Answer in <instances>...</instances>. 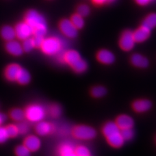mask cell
<instances>
[{
  "label": "cell",
  "instance_id": "cell-34",
  "mask_svg": "<svg viewBox=\"0 0 156 156\" xmlns=\"http://www.w3.org/2000/svg\"><path fill=\"white\" fill-rule=\"evenodd\" d=\"M77 13L83 17H85L89 14L90 8L87 5H81L77 7Z\"/></svg>",
  "mask_w": 156,
  "mask_h": 156
},
{
  "label": "cell",
  "instance_id": "cell-27",
  "mask_svg": "<svg viewBox=\"0 0 156 156\" xmlns=\"http://www.w3.org/2000/svg\"><path fill=\"white\" fill-rule=\"evenodd\" d=\"M74 154L77 156H90V152L89 149L85 146L80 145L74 148Z\"/></svg>",
  "mask_w": 156,
  "mask_h": 156
},
{
  "label": "cell",
  "instance_id": "cell-41",
  "mask_svg": "<svg viewBox=\"0 0 156 156\" xmlns=\"http://www.w3.org/2000/svg\"><path fill=\"white\" fill-rule=\"evenodd\" d=\"M116 0H107V3H113L115 2Z\"/></svg>",
  "mask_w": 156,
  "mask_h": 156
},
{
  "label": "cell",
  "instance_id": "cell-29",
  "mask_svg": "<svg viewBox=\"0 0 156 156\" xmlns=\"http://www.w3.org/2000/svg\"><path fill=\"white\" fill-rule=\"evenodd\" d=\"M49 113L53 118H57L62 113L61 107L57 104L51 105L49 108Z\"/></svg>",
  "mask_w": 156,
  "mask_h": 156
},
{
  "label": "cell",
  "instance_id": "cell-36",
  "mask_svg": "<svg viewBox=\"0 0 156 156\" xmlns=\"http://www.w3.org/2000/svg\"><path fill=\"white\" fill-rule=\"evenodd\" d=\"M44 37H38V36H33V42H34V45H35V48H40L42 42L44 41Z\"/></svg>",
  "mask_w": 156,
  "mask_h": 156
},
{
  "label": "cell",
  "instance_id": "cell-33",
  "mask_svg": "<svg viewBox=\"0 0 156 156\" xmlns=\"http://www.w3.org/2000/svg\"><path fill=\"white\" fill-rule=\"evenodd\" d=\"M17 126L19 131V134L26 135L29 132V126L26 122H24L23 120L19 122V123L17 124Z\"/></svg>",
  "mask_w": 156,
  "mask_h": 156
},
{
  "label": "cell",
  "instance_id": "cell-13",
  "mask_svg": "<svg viewBox=\"0 0 156 156\" xmlns=\"http://www.w3.org/2000/svg\"><path fill=\"white\" fill-rule=\"evenodd\" d=\"M96 57L98 61L104 65H111L113 63L115 60L113 53L108 50H105V49H103V50H101L98 52Z\"/></svg>",
  "mask_w": 156,
  "mask_h": 156
},
{
  "label": "cell",
  "instance_id": "cell-6",
  "mask_svg": "<svg viewBox=\"0 0 156 156\" xmlns=\"http://www.w3.org/2000/svg\"><path fill=\"white\" fill-rule=\"evenodd\" d=\"M58 27L61 32L67 38H74L77 36L78 29L73 25L70 20H62L58 23Z\"/></svg>",
  "mask_w": 156,
  "mask_h": 156
},
{
  "label": "cell",
  "instance_id": "cell-12",
  "mask_svg": "<svg viewBox=\"0 0 156 156\" xmlns=\"http://www.w3.org/2000/svg\"><path fill=\"white\" fill-rule=\"evenodd\" d=\"M21 68L22 66L16 63H12L9 65L5 70V77L10 81H16L18 73Z\"/></svg>",
  "mask_w": 156,
  "mask_h": 156
},
{
  "label": "cell",
  "instance_id": "cell-19",
  "mask_svg": "<svg viewBox=\"0 0 156 156\" xmlns=\"http://www.w3.org/2000/svg\"><path fill=\"white\" fill-rule=\"evenodd\" d=\"M0 35L4 41L6 42L14 40L16 37L15 29L10 26H5L0 31Z\"/></svg>",
  "mask_w": 156,
  "mask_h": 156
},
{
  "label": "cell",
  "instance_id": "cell-31",
  "mask_svg": "<svg viewBox=\"0 0 156 156\" xmlns=\"http://www.w3.org/2000/svg\"><path fill=\"white\" fill-rule=\"evenodd\" d=\"M15 154L16 156H31V152L23 144L19 145L15 148Z\"/></svg>",
  "mask_w": 156,
  "mask_h": 156
},
{
  "label": "cell",
  "instance_id": "cell-4",
  "mask_svg": "<svg viewBox=\"0 0 156 156\" xmlns=\"http://www.w3.org/2000/svg\"><path fill=\"white\" fill-rule=\"evenodd\" d=\"M97 133L95 129L86 125H78L72 129V135L76 139L90 140L94 139Z\"/></svg>",
  "mask_w": 156,
  "mask_h": 156
},
{
  "label": "cell",
  "instance_id": "cell-16",
  "mask_svg": "<svg viewBox=\"0 0 156 156\" xmlns=\"http://www.w3.org/2000/svg\"><path fill=\"white\" fill-rule=\"evenodd\" d=\"M132 107L136 113H143L150 109L152 107V103L150 100L146 99L136 100L133 103Z\"/></svg>",
  "mask_w": 156,
  "mask_h": 156
},
{
  "label": "cell",
  "instance_id": "cell-37",
  "mask_svg": "<svg viewBox=\"0 0 156 156\" xmlns=\"http://www.w3.org/2000/svg\"><path fill=\"white\" fill-rule=\"evenodd\" d=\"M135 2L137 4L140 5L144 6V5H148L150 3V0H135Z\"/></svg>",
  "mask_w": 156,
  "mask_h": 156
},
{
  "label": "cell",
  "instance_id": "cell-30",
  "mask_svg": "<svg viewBox=\"0 0 156 156\" xmlns=\"http://www.w3.org/2000/svg\"><path fill=\"white\" fill-rule=\"evenodd\" d=\"M7 129V133L9 137L14 138L16 137L19 135V131L17 125L15 124H9L7 127H5Z\"/></svg>",
  "mask_w": 156,
  "mask_h": 156
},
{
  "label": "cell",
  "instance_id": "cell-32",
  "mask_svg": "<svg viewBox=\"0 0 156 156\" xmlns=\"http://www.w3.org/2000/svg\"><path fill=\"white\" fill-rule=\"evenodd\" d=\"M120 133L125 141L130 140L132 139L134 136V131L133 130L132 128L120 129Z\"/></svg>",
  "mask_w": 156,
  "mask_h": 156
},
{
  "label": "cell",
  "instance_id": "cell-8",
  "mask_svg": "<svg viewBox=\"0 0 156 156\" xmlns=\"http://www.w3.org/2000/svg\"><path fill=\"white\" fill-rule=\"evenodd\" d=\"M61 61L71 67L81 59L80 53L74 50H69L64 52L61 55Z\"/></svg>",
  "mask_w": 156,
  "mask_h": 156
},
{
  "label": "cell",
  "instance_id": "cell-20",
  "mask_svg": "<svg viewBox=\"0 0 156 156\" xmlns=\"http://www.w3.org/2000/svg\"><path fill=\"white\" fill-rule=\"evenodd\" d=\"M31 77L30 75V73H29L26 69L22 67V68L20 70L18 75L17 76L16 80L19 84L22 85H26L29 83V82L31 81Z\"/></svg>",
  "mask_w": 156,
  "mask_h": 156
},
{
  "label": "cell",
  "instance_id": "cell-5",
  "mask_svg": "<svg viewBox=\"0 0 156 156\" xmlns=\"http://www.w3.org/2000/svg\"><path fill=\"white\" fill-rule=\"evenodd\" d=\"M135 44L133 32L127 30L122 33L119 41V46L125 51L132 50Z\"/></svg>",
  "mask_w": 156,
  "mask_h": 156
},
{
  "label": "cell",
  "instance_id": "cell-3",
  "mask_svg": "<svg viewBox=\"0 0 156 156\" xmlns=\"http://www.w3.org/2000/svg\"><path fill=\"white\" fill-rule=\"evenodd\" d=\"M26 119L31 122L37 123L45 118L46 111L44 107L40 104H31L25 109Z\"/></svg>",
  "mask_w": 156,
  "mask_h": 156
},
{
  "label": "cell",
  "instance_id": "cell-1",
  "mask_svg": "<svg viewBox=\"0 0 156 156\" xmlns=\"http://www.w3.org/2000/svg\"><path fill=\"white\" fill-rule=\"evenodd\" d=\"M24 21L33 29V36L44 37L47 33V22L45 18L35 10H29L24 17Z\"/></svg>",
  "mask_w": 156,
  "mask_h": 156
},
{
  "label": "cell",
  "instance_id": "cell-10",
  "mask_svg": "<svg viewBox=\"0 0 156 156\" xmlns=\"http://www.w3.org/2000/svg\"><path fill=\"white\" fill-rule=\"evenodd\" d=\"M5 50L9 54L15 57L21 56L23 53L22 44L14 39L7 42L5 44Z\"/></svg>",
  "mask_w": 156,
  "mask_h": 156
},
{
  "label": "cell",
  "instance_id": "cell-17",
  "mask_svg": "<svg viewBox=\"0 0 156 156\" xmlns=\"http://www.w3.org/2000/svg\"><path fill=\"white\" fill-rule=\"evenodd\" d=\"M105 138L107 140V143H108L112 147L114 148L122 147L125 142L122 136L121 135L120 131L107 136Z\"/></svg>",
  "mask_w": 156,
  "mask_h": 156
},
{
  "label": "cell",
  "instance_id": "cell-23",
  "mask_svg": "<svg viewBox=\"0 0 156 156\" xmlns=\"http://www.w3.org/2000/svg\"><path fill=\"white\" fill-rule=\"evenodd\" d=\"M90 93L91 95L96 98H100L106 94L107 90L104 87L98 85L92 87L90 90Z\"/></svg>",
  "mask_w": 156,
  "mask_h": 156
},
{
  "label": "cell",
  "instance_id": "cell-14",
  "mask_svg": "<svg viewBox=\"0 0 156 156\" xmlns=\"http://www.w3.org/2000/svg\"><path fill=\"white\" fill-rule=\"evenodd\" d=\"M151 29L142 25L133 33L135 42H143L150 36Z\"/></svg>",
  "mask_w": 156,
  "mask_h": 156
},
{
  "label": "cell",
  "instance_id": "cell-7",
  "mask_svg": "<svg viewBox=\"0 0 156 156\" xmlns=\"http://www.w3.org/2000/svg\"><path fill=\"white\" fill-rule=\"evenodd\" d=\"M16 37L19 40L23 41L33 36V29L25 21L18 23L14 27Z\"/></svg>",
  "mask_w": 156,
  "mask_h": 156
},
{
  "label": "cell",
  "instance_id": "cell-9",
  "mask_svg": "<svg viewBox=\"0 0 156 156\" xmlns=\"http://www.w3.org/2000/svg\"><path fill=\"white\" fill-rule=\"evenodd\" d=\"M35 129L38 135L46 136L52 133L55 131V127L50 122L42 120L37 123Z\"/></svg>",
  "mask_w": 156,
  "mask_h": 156
},
{
  "label": "cell",
  "instance_id": "cell-24",
  "mask_svg": "<svg viewBox=\"0 0 156 156\" xmlns=\"http://www.w3.org/2000/svg\"><path fill=\"white\" fill-rule=\"evenodd\" d=\"M143 25L152 29L156 27V13L150 14L145 18Z\"/></svg>",
  "mask_w": 156,
  "mask_h": 156
},
{
  "label": "cell",
  "instance_id": "cell-25",
  "mask_svg": "<svg viewBox=\"0 0 156 156\" xmlns=\"http://www.w3.org/2000/svg\"><path fill=\"white\" fill-rule=\"evenodd\" d=\"M71 68L75 72L78 73V74H81V73L85 72L87 70L88 65L87 62L84 59L81 58L80 61H78L76 64H75Z\"/></svg>",
  "mask_w": 156,
  "mask_h": 156
},
{
  "label": "cell",
  "instance_id": "cell-39",
  "mask_svg": "<svg viewBox=\"0 0 156 156\" xmlns=\"http://www.w3.org/2000/svg\"><path fill=\"white\" fill-rule=\"evenodd\" d=\"M92 2H93L96 5H103L105 3H107V0H92Z\"/></svg>",
  "mask_w": 156,
  "mask_h": 156
},
{
  "label": "cell",
  "instance_id": "cell-15",
  "mask_svg": "<svg viewBox=\"0 0 156 156\" xmlns=\"http://www.w3.org/2000/svg\"><path fill=\"white\" fill-rule=\"evenodd\" d=\"M115 122L120 129L133 128L134 126L133 119L130 116L127 115H121L119 116Z\"/></svg>",
  "mask_w": 156,
  "mask_h": 156
},
{
  "label": "cell",
  "instance_id": "cell-38",
  "mask_svg": "<svg viewBox=\"0 0 156 156\" xmlns=\"http://www.w3.org/2000/svg\"><path fill=\"white\" fill-rule=\"evenodd\" d=\"M7 120V116L3 113H0V126H1Z\"/></svg>",
  "mask_w": 156,
  "mask_h": 156
},
{
  "label": "cell",
  "instance_id": "cell-26",
  "mask_svg": "<svg viewBox=\"0 0 156 156\" xmlns=\"http://www.w3.org/2000/svg\"><path fill=\"white\" fill-rule=\"evenodd\" d=\"M22 41H23V42L22 44V45L23 52L29 53V52L31 51L33 49L35 48V45H34L33 37L27 38Z\"/></svg>",
  "mask_w": 156,
  "mask_h": 156
},
{
  "label": "cell",
  "instance_id": "cell-42",
  "mask_svg": "<svg viewBox=\"0 0 156 156\" xmlns=\"http://www.w3.org/2000/svg\"><path fill=\"white\" fill-rule=\"evenodd\" d=\"M152 1H154V0H150V2H152Z\"/></svg>",
  "mask_w": 156,
  "mask_h": 156
},
{
  "label": "cell",
  "instance_id": "cell-21",
  "mask_svg": "<svg viewBox=\"0 0 156 156\" xmlns=\"http://www.w3.org/2000/svg\"><path fill=\"white\" fill-rule=\"evenodd\" d=\"M10 117L13 120L19 122H21L26 119L25 111L19 108L13 109L10 112Z\"/></svg>",
  "mask_w": 156,
  "mask_h": 156
},
{
  "label": "cell",
  "instance_id": "cell-28",
  "mask_svg": "<svg viewBox=\"0 0 156 156\" xmlns=\"http://www.w3.org/2000/svg\"><path fill=\"white\" fill-rule=\"evenodd\" d=\"M74 148L72 144L66 143L62 144L59 148H58V153H59L60 155H65L67 154H70L72 152H74Z\"/></svg>",
  "mask_w": 156,
  "mask_h": 156
},
{
  "label": "cell",
  "instance_id": "cell-22",
  "mask_svg": "<svg viewBox=\"0 0 156 156\" xmlns=\"http://www.w3.org/2000/svg\"><path fill=\"white\" fill-rule=\"evenodd\" d=\"M72 23L77 29H81L85 25V21L83 17L80 15L79 14H74L72 16L71 18L70 19Z\"/></svg>",
  "mask_w": 156,
  "mask_h": 156
},
{
  "label": "cell",
  "instance_id": "cell-2",
  "mask_svg": "<svg viewBox=\"0 0 156 156\" xmlns=\"http://www.w3.org/2000/svg\"><path fill=\"white\" fill-rule=\"evenodd\" d=\"M62 46L61 39L55 37H50L44 38L40 48L46 55H55L61 51Z\"/></svg>",
  "mask_w": 156,
  "mask_h": 156
},
{
  "label": "cell",
  "instance_id": "cell-11",
  "mask_svg": "<svg viewBox=\"0 0 156 156\" xmlns=\"http://www.w3.org/2000/svg\"><path fill=\"white\" fill-rule=\"evenodd\" d=\"M23 145L30 151L31 152H36L40 149L41 141L38 136L31 135L26 136L23 141Z\"/></svg>",
  "mask_w": 156,
  "mask_h": 156
},
{
  "label": "cell",
  "instance_id": "cell-18",
  "mask_svg": "<svg viewBox=\"0 0 156 156\" xmlns=\"http://www.w3.org/2000/svg\"><path fill=\"white\" fill-rule=\"evenodd\" d=\"M131 62L134 66L140 68H145L149 65L148 58L139 53H134L132 55L131 57Z\"/></svg>",
  "mask_w": 156,
  "mask_h": 156
},
{
  "label": "cell",
  "instance_id": "cell-35",
  "mask_svg": "<svg viewBox=\"0 0 156 156\" xmlns=\"http://www.w3.org/2000/svg\"><path fill=\"white\" fill-rule=\"evenodd\" d=\"M9 138L5 127L0 126V144L5 143Z\"/></svg>",
  "mask_w": 156,
  "mask_h": 156
},
{
  "label": "cell",
  "instance_id": "cell-40",
  "mask_svg": "<svg viewBox=\"0 0 156 156\" xmlns=\"http://www.w3.org/2000/svg\"><path fill=\"white\" fill-rule=\"evenodd\" d=\"M60 156H77V155L74 154V152H72V153H70V154L62 155H60Z\"/></svg>",
  "mask_w": 156,
  "mask_h": 156
}]
</instances>
